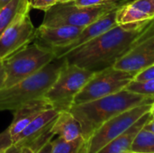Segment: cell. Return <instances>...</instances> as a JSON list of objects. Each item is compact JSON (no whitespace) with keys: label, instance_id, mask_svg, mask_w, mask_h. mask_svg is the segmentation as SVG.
Masks as SVG:
<instances>
[{"label":"cell","instance_id":"cell-19","mask_svg":"<svg viewBox=\"0 0 154 153\" xmlns=\"http://www.w3.org/2000/svg\"><path fill=\"white\" fill-rule=\"evenodd\" d=\"M130 151L139 153H154V133L143 128L134 139Z\"/></svg>","mask_w":154,"mask_h":153},{"label":"cell","instance_id":"cell-32","mask_svg":"<svg viewBox=\"0 0 154 153\" xmlns=\"http://www.w3.org/2000/svg\"><path fill=\"white\" fill-rule=\"evenodd\" d=\"M150 114L152 115V118H154V102L152 104L151 106V109H150Z\"/></svg>","mask_w":154,"mask_h":153},{"label":"cell","instance_id":"cell-22","mask_svg":"<svg viewBox=\"0 0 154 153\" xmlns=\"http://www.w3.org/2000/svg\"><path fill=\"white\" fill-rule=\"evenodd\" d=\"M58 4V0H30L31 8L47 11L53 5Z\"/></svg>","mask_w":154,"mask_h":153},{"label":"cell","instance_id":"cell-33","mask_svg":"<svg viewBox=\"0 0 154 153\" xmlns=\"http://www.w3.org/2000/svg\"><path fill=\"white\" fill-rule=\"evenodd\" d=\"M73 1L74 0H58V3L59 4H66V3H70Z\"/></svg>","mask_w":154,"mask_h":153},{"label":"cell","instance_id":"cell-31","mask_svg":"<svg viewBox=\"0 0 154 153\" xmlns=\"http://www.w3.org/2000/svg\"><path fill=\"white\" fill-rule=\"evenodd\" d=\"M11 0H0V8L3 7L4 5H5L6 4H8Z\"/></svg>","mask_w":154,"mask_h":153},{"label":"cell","instance_id":"cell-21","mask_svg":"<svg viewBox=\"0 0 154 153\" xmlns=\"http://www.w3.org/2000/svg\"><path fill=\"white\" fill-rule=\"evenodd\" d=\"M126 90L143 96H154V79L131 80L125 87Z\"/></svg>","mask_w":154,"mask_h":153},{"label":"cell","instance_id":"cell-6","mask_svg":"<svg viewBox=\"0 0 154 153\" xmlns=\"http://www.w3.org/2000/svg\"><path fill=\"white\" fill-rule=\"evenodd\" d=\"M94 73L77 65L68 63L64 60V64L57 78L43 97L59 112L69 110L73 105L75 96Z\"/></svg>","mask_w":154,"mask_h":153},{"label":"cell","instance_id":"cell-13","mask_svg":"<svg viewBox=\"0 0 154 153\" xmlns=\"http://www.w3.org/2000/svg\"><path fill=\"white\" fill-rule=\"evenodd\" d=\"M153 20V0L126 1L116 11V23L118 25L145 24Z\"/></svg>","mask_w":154,"mask_h":153},{"label":"cell","instance_id":"cell-2","mask_svg":"<svg viewBox=\"0 0 154 153\" xmlns=\"http://www.w3.org/2000/svg\"><path fill=\"white\" fill-rule=\"evenodd\" d=\"M154 96H143L123 89L90 102L72 105L69 111L79 121L82 136L87 141L104 123L133 107L152 104Z\"/></svg>","mask_w":154,"mask_h":153},{"label":"cell","instance_id":"cell-27","mask_svg":"<svg viewBox=\"0 0 154 153\" xmlns=\"http://www.w3.org/2000/svg\"><path fill=\"white\" fill-rule=\"evenodd\" d=\"M22 149H23L22 147L13 144V145H11L9 148H7L5 151H4L3 152L1 153H20L21 152V151H22Z\"/></svg>","mask_w":154,"mask_h":153},{"label":"cell","instance_id":"cell-14","mask_svg":"<svg viewBox=\"0 0 154 153\" xmlns=\"http://www.w3.org/2000/svg\"><path fill=\"white\" fill-rule=\"evenodd\" d=\"M83 28L72 25H40L36 28L35 41L52 49L62 48L73 41Z\"/></svg>","mask_w":154,"mask_h":153},{"label":"cell","instance_id":"cell-26","mask_svg":"<svg viewBox=\"0 0 154 153\" xmlns=\"http://www.w3.org/2000/svg\"><path fill=\"white\" fill-rule=\"evenodd\" d=\"M51 151H52V142H51V141H50L47 143H45L38 151H36L35 153H51Z\"/></svg>","mask_w":154,"mask_h":153},{"label":"cell","instance_id":"cell-7","mask_svg":"<svg viewBox=\"0 0 154 153\" xmlns=\"http://www.w3.org/2000/svg\"><path fill=\"white\" fill-rule=\"evenodd\" d=\"M152 104H146L126 110L104 123L85 141L79 153H97L108 142L125 132L151 109Z\"/></svg>","mask_w":154,"mask_h":153},{"label":"cell","instance_id":"cell-30","mask_svg":"<svg viewBox=\"0 0 154 153\" xmlns=\"http://www.w3.org/2000/svg\"><path fill=\"white\" fill-rule=\"evenodd\" d=\"M20 153H34L30 148H27V147H23L22 151Z\"/></svg>","mask_w":154,"mask_h":153},{"label":"cell","instance_id":"cell-36","mask_svg":"<svg viewBox=\"0 0 154 153\" xmlns=\"http://www.w3.org/2000/svg\"><path fill=\"white\" fill-rule=\"evenodd\" d=\"M153 1H154V0H153Z\"/></svg>","mask_w":154,"mask_h":153},{"label":"cell","instance_id":"cell-9","mask_svg":"<svg viewBox=\"0 0 154 153\" xmlns=\"http://www.w3.org/2000/svg\"><path fill=\"white\" fill-rule=\"evenodd\" d=\"M30 9L22 12L0 35V61H3L34 41L36 28L30 17Z\"/></svg>","mask_w":154,"mask_h":153},{"label":"cell","instance_id":"cell-10","mask_svg":"<svg viewBox=\"0 0 154 153\" xmlns=\"http://www.w3.org/2000/svg\"><path fill=\"white\" fill-rule=\"evenodd\" d=\"M154 64V21L134 46L113 66L136 75Z\"/></svg>","mask_w":154,"mask_h":153},{"label":"cell","instance_id":"cell-35","mask_svg":"<svg viewBox=\"0 0 154 153\" xmlns=\"http://www.w3.org/2000/svg\"><path fill=\"white\" fill-rule=\"evenodd\" d=\"M29 1H30V0H29Z\"/></svg>","mask_w":154,"mask_h":153},{"label":"cell","instance_id":"cell-4","mask_svg":"<svg viewBox=\"0 0 154 153\" xmlns=\"http://www.w3.org/2000/svg\"><path fill=\"white\" fill-rule=\"evenodd\" d=\"M55 59L56 53L52 48L37 41L28 44L2 61L5 73L4 87L13 86L38 72Z\"/></svg>","mask_w":154,"mask_h":153},{"label":"cell","instance_id":"cell-11","mask_svg":"<svg viewBox=\"0 0 154 153\" xmlns=\"http://www.w3.org/2000/svg\"><path fill=\"white\" fill-rule=\"evenodd\" d=\"M58 115L59 111L53 107L44 110L13 140V144L38 151L54 136L51 129Z\"/></svg>","mask_w":154,"mask_h":153},{"label":"cell","instance_id":"cell-20","mask_svg":"<svg viewBox=\"0 0 154 153\" xmlns=\"http://www.w3.org/2000/svg\"><path fill=\"white\" fill-rule=\"evenodd\" d=\"M51 153H79L85 142V139L83 136H80L73 141L68 142L60 137H58V139L51 141Z\"/></svg>","mask_w":154,"mask_h":153},{"label":"cell","instance_id":"cell-8","mask_svg":"<svg viewBox=\"0 0 154 153\" xmlns=\"http://www.w3.org/2000/svg\"><path fill=\"white\" fill-rule=\"evenodd\" d=\"M134 74L116 69L114 67L95 72L73 100V105H79L97 100L117 93L125 88Z\"/></svg>","mask_w":154,"mask_h":153},{"label":"cell","instance_id":"cell-5","mask_svg":"<svg viewBox=\"0 0 154 153\" xmlns=\"http://www.w3.org/2000/svg\"><path fill=\"white\" fill-rule=\"evenodd\" d=\"M127 0L113 1L95 6H78L73 2L56 4L44 12L42 25H72L80 28L120 7Z\"/></svg>","mask_w":154,"mask_h":153},{"label":"cell","instance_id":"cell-15","mask_svg":"<svg viewBox=\"0 0 154 153\" xmlns=\"http://www.w3.org/2000/svg\"><path fill=\"white\" fill-rule=\"evenodd\" d=\"M52 107L44 98H38L29 101L14 111V118L8 127L12 141L42 112Z\"/></svg>","mask_w":154,"mask_h":153},{"label":"cell","instance_id":"cell-1","mask_svg":"<svg viewBox=\"0 0 154 153\" xmlns=\"http://www.w3.org/2000/svg\"><path fill=\"white\" fill-rule=\"evenodd\" d=\"M150 24H117L60 59L93 72L101 71L113 67L141 38Z\"/></svg>","mask_w":154,"mask_h":153},{"label":"cell","instance_id":"cell-12","mask_svg":"<svg viewBox=\"0 0 154 153\" xmlns=\"http://www.w3.org/2000/svg\"><path fill=\"white\" fill-rule=\"evenodd\" d=\"M118 8L106 14L105 15L101 16L95 22L91 23L90 24L85 26L79 34L77 36V38L71 41L69 44L59 48V49H53V50L56 53V58L60 59L68 52L73 50L74 49L83 45L84 43L93 40L94 38L99 36L100 34L104 33L105 32L110 30L111 28L117 25L116 23V11Z\"/></svg>","mask_w":154,"mask_h":153},{"label":"cell","instance_id":"cell-28","mask_svg":"<svg viewBox=\"0 0 154 153\" xmlns=\"http://www.w3.org/2000/svg\"><path fill=\"white\" fill-rule=\"evenodd\" d=\"M5 78V73L4 65H3V62L0 61V89L4 87Z\"/></svg>","mask_w":154,"mask_h":153},{"label":"cell","instance_id":"cell-24","mask_svg":"<svg viewBox=\"0 0 154 153\" xmlns=\"http://www.w3.org/2000/svg\"><path fill=\"white\" fill-rule=\"evenodd\" d=\"M134 80H148V79H154V64L144 69L143 70L137 73L134 78Z\"/></svg>","mask_w":154,"mask_h":153},{"label":"cell","instance_id":"cell-29","mask_svg":"<svg viewBox=\"0 0 154 153\" xmlns=\"http://www.w3.org/2000/svg\"><path fill=\"white\" fill-rule=\"evenodd\" d=\"M144 128H146V129H148V130H150V131H152V133H154V118L151 119V120L145 124Z\"/></svg>","mask_w":154,"mask_h":153},{"label":"cell","instance_id":"cell-34","mask_svg":"<svg viewBox=\"0 0 154 153\" xmlns=\"http://www.w3.org/2000/svg\"><path fill=\"white\" fill-rule=\"evenodd\" d=\"M127 153H139V152H133V151H129V152Z\"/></svg>","mask_w":154,"mask_h":153},{"label":"cell","instance_id":"cell-23","mask_svg":"<svg viewBox=\"0 0 154 153\" xmlns=\"http://www.w3.org/2000/svg\"><path fill=\"white\" fill-rule=\"evenodd\" d=\"M13 145V141L8 128L0 133V153Z\"/></svg>","mask_w":154,"mask_h":153},{"label":"cell","instance_id":"cell-3","mask_svg":"<svg viewBox=\"0 0 154 153\" xmlns=\"http://www.w3.org/2000/svg\"><path fill=\"white\" fill-rule=\"evenodd\" d=\"M63 59H55L38 72L8 87L0 89V112L14 111L22 105L42 98L57 78Z\"/></svg>","mask_w":154,"mask_h":153},{"label":"cell","instance_id":"cell-17","mask_svg":"<svg viewBox=\"0 0 154 153\" xmlns=\"http://www.w3.org/2000/svg\"><path fill=\"white\" fill-rule=\"evenodd\" d=\"M51 132L53 135H58L68 142L82 136L79 121L69 110L59 112V115L51 126Z\"/></svg>","mask_w":154,"mask_h":153},{"label":"cell","instance_id":"cell-16","mask_svg":"<svg viewBox=\"0 0 154 153\" xmlns=\"http://www.w3.org/2000/svg\"><path fill=\"white\" fill-rule=\"evenodd\" d=\"M152 119L150 111L143 115L139 120H137L133 125H131L125 132L120 134L118 137L108 142L97 153H127L130 151L131 145L134 137L142 130L145 124Z\"/></svg>","mask_w":154,"mask_h":153},{"label":"cell","instance_id":"cell-25","mask_svg":"<svg viewBox=\"0 0 154 153\" xmlns=\"http://www.w3.org/2000/svg\"><path fill=\"white\" fill-rule=\"evenodd\" d=\"M116 0H74L73 4L78 6H95Z\"/></svg>","mask_w":154,"mask_h":153},{"label":"cell","instance_id":"cell-18","mask_svg":"<svg viewBox=\"0 0 154 153\" xmlns=\"http://www.w3.org/2000/svg\"><path fill=\"white\" fill-rule=\"evenodd\" d=\"M31 8L29 0H11L0 8V35L26 9Z\"/></svg>","mask_w":154,"mask_h":153}]
</instances>
